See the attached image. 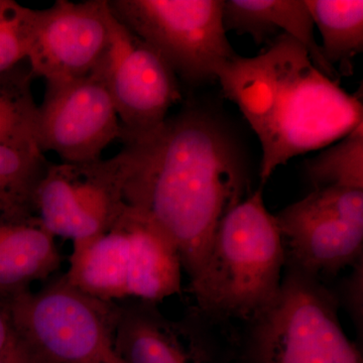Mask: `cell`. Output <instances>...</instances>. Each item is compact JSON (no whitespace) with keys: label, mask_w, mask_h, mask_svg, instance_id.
I'll return each mask as SVG.
<instances>
[{"label":"cell","mask_w":363,"mask_h":363,"mask_svg":"<svg viewBox=\"0 0 363 363\" xmlns=\"http://www.w3.org/2000/svg\"><path fill=\"white\" fill-rule=\"evenodd\" d=\"M94 70L109 91L121 135L156 130L182 99L178 77L168 64L112 13L108 47Z\"/></svg>","instance_id":"9c48e42d"},{"label":"cell","mask_w":363,"mask_h":363,"mask_svg":"<svg viewBox=\"0 0 363 363\" xmlns=\"http://www.w3.org/2000/svg\"><path fill=\"white\" fill-rule=\"evenodd\" d=\"M193 307L180 319L154 303L118 305L117 352L125 363H233V329Z\"/></svg>","instance_id":"30bf717a"},{"label":"cell","mask_w":363,"mask_h":363,"mask_svg":"<svg viewBox=\"0 0 363 363\" xmlns=\"http://www.w3.org/2000/svg\"><path fill=\"white\" fill-rule=\"evenodd\" d=\"M56 238L38 218L0 224V296L11 298L49 279L61 266Z\"/></svg>","instance_id":"9a60e30c"},{"label":"cell","mask_w":363,"mask_h":363,"mask_svg":"<svg viewBox=\"0 0 363 363\" xmlns=\"http://www.w3.org/2000/svg\"><path fill=\"white\" fill-rule=\"evenodd\" d=\"M352 272L341 281L339 292L335 293L338 304L343 303L344 307L350 313L357 331L362 334L363 310V259L351 267Z\"/></svg>","instance_id":"44dd1931"},{"label":"cell","mask_w":363,"mask_h":363,"mask_svg":"<svg viewBox=\"0 0 363 363\" xmlns=\"http://www.w3.org/2000/svg\"><path fill=\"white\" fill-rule=\"evenodd\" d=\"M37 9L0 0V75L28 59Z\"/></svg>","instance_id":"ffe728a7"},{"label":"cell","mask_w":363,"mask_h":363,"mask_svg":"<svg viewBox=\"0 0 363 363\" xmlns=\"http://www.w3.org/2000/svg\"><path fill=\"white\" fill-rule=\"evenodd\" d=\"M112 14L189 85L216 79L235 56L223 25V0H107Z\"/></svg>","instance_id":"8992f818"},{"label":"cell","mask_w":363,"mask_h":363,"mask_svg":"<svg viewBox=\"0 0 363 363\" xmlns=\"http://www.w3.org/2000/svg\"><path fill=\"white\" fill-rule=\"evenodd\" d=\"M338 308L324 281L286 267L276 300L234 329L233 363H363Z\"/></svg>","instance_id":"277c9868"},{"label":"cell","mask_w":363,"mask_h":363,"mask_svg":"<svg viewBox=\"0 0 363 363\" xmlns=\"http://www.w3.org/2000/svg\"><path fill=\"white\" fill-rule=\"evenodd\" d=\"M0 363H50L37 350L21 337L13 329V335L4 351L0 353Z\"/></svg>","instance_id":"7402d4cb"},{"label":"cell","mask_w":363,"mask_h":363,"mask_svg":"<svg viewBox=\"0 0 363 363\" xmlns=\"http://www.w3.org/2000/svg\"><path fill=\"white\" fill-rule=\"evenodd\" d=\"M121 133L116 106L96 70L82 78L45 83L37 128L43 154L55 152L62 162L96 161Z\"/></svg>","instance_id":"8fae6325"},{"label":"cell","mask_w":363,"mask_h":363,"mask_svg":"<svg viewBox=\"0 0 363 363\" xmlns=\"http://www.w3.org/2000/svg\"><path fill=\"white\" fill-rule=\"evenodd\" d=\"M321 33L322 55L333 68L351 74V60L363 51L362 0H304Z\"/></svg>","instance_id":"2e32d148"},{"label":"cell","mask_w":363,"mask_h":363,"mask_svg":"<svg viewBox=\"0 0 363 363\" xmlns=\"http://www.w3.org/2000/svg\"><path fill=\"white\" fill-rule=\"evenodd\" d=\"M111 11L107 0H57L37 9L28 68L45 83L87 76L104 58L111 38Z\"/></svg>","instance_id":"7c38bea8"},{"label":"cell","mask_w":363,"mask_h":363,"mask_svg":"<svg viewBox=\"0 0 363 363\" xmlns=\"http://www.w3.org/2000/svg\"><path fill=\"white\" fill-rule=\"evenodd\" d=\"M121 140L116 157L124 201L173 240L191 283L223 217L250 196V174L238 143L220 119L198 108Z\"/></svg>","instance_id":"6da1fadb"},{"label":"cell","mask_w":363,"mask_h":363,"mask_svg":"<svg viewBox=\"0 0 363 363\" xmlns=\"http://www.w3.org/2000/svg\"><path fill=\"white\" fill-rule=\"evenodd\" d=\"M48 164L39 149L0 145V224L37 218L35 196Z\"/></svg>","instance_id":"e0dca14e"},{"label":"cell","mask_w":363,"mask_h":363,"mask_svg":"<svg viewBox=\"0 0 363 363\" xmlns=\"http://www.w3.org/2000/svg\"><path fill=\"white\" fill-rule=\"evenodd\" d=\"M123 213L107 233L73 243L64 274L72 286L104 302L128 300L130 242Z\"/></svg>","instance_id":"5bb4252c"},{"label":"cell","mask_w":363,"mask_h":363,"mask_svg":"<svg viewBox=\"0 0 363 363\" xmlns=\"http://www.w3.org/2000/svg\"><path fill=\"white\" fill-rule=\"evenodd\" d=\"M128 205L116 156L49 162L35 196V216L51 235L72 243L107 233Z\"/></svg>","instance_id":"ba28073f"},{"label":"cell","mask_w":363,"mask_h":363,"mask_svg":"<svg viewBox=\"0 0 363 363\" xmlns=\"http://www.w3.org/2000/svg\"><path fill=\"white\" fill-rule=\"evenodd\" d=\"M226 33L250 35L257 45L286 35L303 45L314 65L329 78L338 73L324 59L314 35V23L304 0H223ZM339 81V80H338Z\"/></svg>","instance_id":"4fadbf2b"},{"label":"cell","mask_w":363,"mask_h":363,"mask_svg":"<svg viewBox=\"0 0 363 363\" xmlns=\"http://www.w3.org/2000/svg\"><path fill=\"white\" fill-rule=\"evenodd\" d=\"M306 174L315 189L363 190V121L341 142L305 162Z\"/></svg>","instance_id":"d6986e66"},{"label":"cell","mask_w":363,"mask_h":363,"mask_svg":"<svg viewBox=\"0 0 363 363\" xmlns=\"http://www.w3.org/2000/svg\"><path fill=\"white\" fill-rule=\"evenodd\" d=\"M118 305L85 295L64 274L11 298L14 331L50 363H125L116 347Z\"/></svg>","instance_id":"5b68a950"},{"label":"cell","mask_w":363,"mask_h":363,"mask_svg":"<svg viewBox=\"0 0 363 363\" xmlns=\"http://www.w3.org/2000/svg\"><path fill=\"white\" fill-rule=\"evenodd\" d=\"M13 333L11 298L0 296V353L6 348Z\"/></svg>","instance_id":"603a6c76"},{"label":"cell","mask_w":363,"mask_h":363,"mask_svg":"<svg viewBox=\"0 0 363 363\" xmlns=\"http://www.w3.org/2000/svg\"><path fill=\"white\" fill-rule=\"evenodd\" d=\"M274 218L286 267L323 281L363 259V190L315 189Z\"/></svg>","instance_id":"52a82bcc"},{"label":"cell","mask_w":363,"mask_h":363,"mask_svg":"<svg viewBox=\"0 0 363 363\" xmlns=\"http://www.w3.org/2000/svg\"><path fill=\"white\" fill-rule=\"evenodd\" d=\"M216 79L259 138L262 184L293 157L341 140L363 121L362 93L343 90L286 35L259 56L236 54Z\"/></svg>","instance_id":"7a4b0ae2"},{"label":"cell","mask_w":363,"mask_h":363,"mask_svg":"<svg viewBox=\"0 0 363 363\" xmlns=\"http://www.w3.org/2000/svg\"><path fill=\"white\" fill-rule=\"evenodd\" d=\"M285 250L259 189L223 217L201 271L190 283L195 308L218 323H247L278 297Z\"/></svg>","instance_id":"3957f363"},{"label":"cell","mask_w":363,"mask_h":363,"mask_svg":"<svg viewBox=\"0 0 363 363\" xmlns=\"http://www.w3.org/2000/svg\"><path fill=\"white\" fill-rule=\"evenodd\" d=\"M33 79L30 68L21 65L0 75V145L39 149V105L33 99Z\"/></svg>","instance_id":"ac0fdd59"}]
</instances>
